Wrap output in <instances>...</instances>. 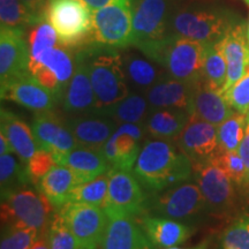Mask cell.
I'll list each match as a JSON object with an SVG mask.
<instances>
[{"label": "cell", "mask_w": 249, "mask_h": 249, "mask_svg": "<svg viewBox=\"0 0 249 249\" xmlns=\"http://www.w3.org/2000/svg\"><path fill=\"white\" fill-rule=\"evenodd\" d=\"M98 111V110H97ZM107 114L118 124H135L143 126L150 112L147 97L142 93L130 92L126 98L118 102L113 107L101 111Z\"/></svg>", "instance_id": "31"}, {"label": "cell", "mask_w": 249, "mask_h": 249, "mask_svg": "<svg viewBox=\"0 0 249 249\" xmlns=\"http://www.w3.org/2000/svg\"><path fill=\"white\" fill-rule=\"evenodd\" d=\"M247 39H248V44H249V22H248V26H247Z\"/></svg>", "instance_id": "50"}, {"label": "cell", "mask_w": 249, "mask_h": 249, "mask_svg": "<svg viewBox=\"0 0 249 249\" xmlns=\"http://www.w3.org/2000/svg\"><path fill=\"white\" fill-rule=\"evenodd\" d=\"M44 235L50 249H79L75 236L57 209Z\"/></svg>", "instance_id": "38"}, {"label": "cell", "mask_w": 249, "mask_h": 249, "mask_svg": "<svg viewBox=\"0 0 249 249\" xmlns=\"http://www.w3.org/2000/svg\"><path fill=\"white\" fill-rule=\"evenodd\" d=\"M108 192V172L99 176L91 181L77 186L71 192L70 202L92 207L103 208L107 197Z\"/></svg>", "instance_id": "36"}, {"label": "cell", "mask_w": 249, "mask_h": 249, "mask_svg": "<svg viewBox=\"0 0 249 249\" xmlns=\"http://www.w3.org/2000/svg\"><path fill=\"white\" fill-rule=\"evenodd\" d=\"M11 152H13L11 143H9L8 139L6 138L4 133H0V155L11 154Z\"/></svg>", "instance_id": "47"}, {"label": "cell", "mask_w": 249, "mask_h": 249, "mask_svg": "<svg viewBox=\"0 0 249 249\" xmlns=\"http://www.w3.org/2000/svg\"><path fill=\"white\" fill-rule=\"evenodd\" d=\"M248 118L240 112H234L229 119L217 126L218 150L238 151L242 140H244Z\"/></svg>", "instance_id": "34"}, {"label": "cell", "mask_w": 249, "mask_h": 249, "mask_svg": "<svg viewBox=\"0 0 249 249\" xmlns=\"http://www.w3.org/2000/svg\"><path fill=\"white\" fill-rule=\"evenodd\" d=\"M223 249H249V213L238 214L222 235Z\"/></svg>", "instance_id": "39"}, {"label": "cell", "mask_w": 249, "mask_h": 249, "mask_svg": "<svg viewBox=\"0 0 249 249\" xmlns=\"http://www.w3.org/2000/svg\"><path fill=\"white\" fill-rule=\"evenodd\" d=\"M239 154H240L242 160H244L246 171H247V179H248V185H249V120L246 127V132L244 140H242L240 147H239Z\"/></svg>", "instance_id": "45"}, {"label": "cell", "mask_w": 249, "mask_h": 249, "mask_svg": "<svg viewBox=\"0 0 249 249\" xmlns=\"http://www.w3.org/2000/svg\"><path fill=\"white\" fill-rule=\"evenodd\" d=\"M189 119V112L182 108H154L149 112L143 128L150 139L172 141L181 134Z\"/></svg>", "instance_id": "27"}, {"label": "cell", "mask_w": 249, "mask_h": 249, "mask_svg": "<svg viewBox=\"0 0 249 249\" xmlns=\"http://www.w3.org/2000/svg\"><path fill=\"white\" fill-rule=\"evenodd\" d=\"M234 113L222 90H217L200 80L195 83L189 114L207 123L219 126Z\"/></svg>", "instance_id": "22"}, {"label": "cell", "mask_w": 249, "mask_h": 249, "mask_svg": "<svg viewBox=\"0 0 249 249\" xmlns=\"http://www.w3.org/2000/svg\"><path fill=\"white\" fill-rule=\"evenodd\" d=\"M205 45L204 43L170 34L163 39L135 49L163 67L167 76L196 83L202 80Z\"/></svg>", "instance_id": "3"}, {"label": "cell", "mask_w": 249, "mask_h": 249, "mask_svg": "<svg viewBox=\"0 0 249 249\" xmlns=\"http://www.w3.org/2000/svg\"><path fill=\"white\" fill-rule=\"evenodd\" d=\"M132 172L142 187L155 194L193 179V163L176 143L149 139Z\"/></svg>", "instance_id": "1"}, {"label": "cell", "mask_w": 249, "mask_h": 249, "mask_svg": "<svg viewBox=\"0 0 249 249\" xmlns=\"http://www.w3.org/2000/svg\"><path fill=\"white\" fill-rule=\"evenodd\" d=\"M0 183L1 193L30 185L27 164L14 152L0 156ZM33 185V183H31Z\"/></svg>", "instance_id": "33"}, {"label": "cell", "mask_w": 249, "mask_h": 249, "mask_svg": "<svg viewBox=\"0 0 249 249\" xmlns=\"http://www.w3.org/2000/svg\"><path fill=\"white\" fill-rule=\"evenodd\" d=\"M211 163L223 170L230 179L241 189L245 194H249V185L247 179V171L244 160H242L239 151H219L218 150L213 157L210 158Z\"/></svg>", "instance_id": "35"}, {"label": "cell", "mask_w": 249, "mask_h": 249, "mask_svg": "<svg viewBox=\"0 0 249 249\" xmlns=\"http://www.w3.org/2000/svg\"><path fill=\"white\" fill-rule=\"evenodd\" d=\"M0 117H1V124H0L1 133H4L8 139L14 154L28 164L30 158L38 150L33 129L22 119L15 116L13 112L5 108H1Z\"/></svg>", "instance_id": "29"}, {"label": "cell", "mask_w": 249, "mask_h": 249, "mask_svg": "<svg viewBox=\"0 0 249 249\" xmlns=\"http://www.w3.org/2000/svg\"><path fill=\"white\" fill-rule=\"evenodd\" d=\"M81 1L85 2L91 11H95V9L105 7L107 5L117 4V2H132V0H81Z\"/></svg>", "instance_id": "46"}, {"label": "cell", "mask_w": 249, "mask_h": 249, "mask_svg": "<svg viewBox=\"0 0 249 249\" xmlns=\"http://www.w3.org/2000/svg\"><path fill=\"white\" fill-rule=\"evenodd\" d=\"M93 42L112 48L133 44L132 2H117L92 11Z\"/></svg>", "instance_id": "12"}, {"label": "cell", "mask_w": 249, "mask_h": 249, "mask_svg": "<svg viewBox=\"0 0 249 249\" xmlns=\"http://www.w3.org/2000/svg\"><path fill=\"white\" fill-rule=\"evenodd\" d=\"M173 1H174V2H177V4H178V2L181 1V0H173Z\"/></svg>", "instance_id": "51"}, {"label": "cell", "mask_w": 249, "mask_h": 249, "mask_svg": "<svg viewBox=\"0 0 249 249\" xmlns=\"http://www.w3.org/2000/svg\"><path fill=\"white\" fill-rule=\"evenodd\" d=\"M44 15L59 44L76 49L93 42L92 11L81 0H48Z\"/></svg>", "instance_id": "6"}, {"label": "cell", "mask_w": 249, "mask_h": 249, "mask_svg": "<svg viewBox=\"0 0 249 249\" xmlns=\"http://www.w3.org/2000/svg\"><path fill=\"white\" fill-rule=\"evenodd\" d=\"M227 65V77L223 92L235 85L249 65V44L247 39V27L245 23H234L222 39L218 40Z\"/></svg>", "instance_id": "20"}, {"label": "cell", "mask_w": 249, "mask_h": 249, "mask_svg": "<svg viewBox=\"0 0 249 249\" xmlns=\"http://www.w3.org/2000/svg\"><path fill=\"white\" fill-rule=\"evenodd\" d=\"M173 0H132L133 48L157 42L170 35Z\"/></svg>", "instance_id": "10"}, {"label": "cell", "mask_w": 249, "mask_h": 249, "mask_svg": "<svg viewBox=\"0 0 249 249\" xmlns=\"http://www.w3.org/2000/svg\"><path fill=\"white\" fill-rule=\"evenodd\" d=\"M0 18L2 27L18 29H26L27 27H34L39 23L27 11L21 0H0Z\"/></svg>", "instance_id": "37"}, {"label": "cell", "mask_w": 249, "mask_h": 249, "mask_svg": "<svg viewBox=\"0 0 249 249\" xmlns=\"http://www.w3.org/2000/svg\"><path fill=\"white\" fill-rule=\"evenodd\" d=\"M57 164L54 155L51 151L44 150V149H38L35 155L30 158L27 164L28 174L31 183L37 186L49 171H51Z\"/></svg>", "instance_id": "43"}, {"label": "cell", "mask_w": 249, "mask_h": 249, "mask_svg": "<svg viewBox=\"0 0 249 249\" xmlns=\"http://www.w3.org/2000/svg\"><path fill=\"white\" fill-rule=\"evenodd\" d=\"M233 24V18L223 11L177 6L171 15L169 31L183 38L209 44L222 39Z\"/></svg>", "instance_id": "7"}, {"label": "cell", "mask_w": 249, "mask_h": 249, "mask_svg": "<svg viewBox=\"0 0 249 249\" xmlns=\"http://www.w3.org/2000/svg\"><path fill=\"white\" fill-rule=\"evenodd\" d=\"M77 49H81L88 66L96 110H107L129 95L123 57L116 48L92 42Z\"/></svg>", "instance_id": "2"}, {"label": "cell", "mask_w": 249, "mask_h": 249, "mask_svg": "<svg viewBox=\"0 0 249 249\" xmlns=\"http://www.w3.org/2000/svg\"><path fill=\"white\" fill-rule=\"evenodd\" d=\"M75 68L62 99V107L67 113L82 114L96 111V98L89 70L81 49L75 52Z\"/></svg>", "instance_id": "21"}, {"label": "cell", "mask_w": 249, "mask_h": 249, "mask_svg": "<svg viewBox=\"0 0 249 249\" xmlns=\"http://www.w3.org/2000/svg\"><path fill=\"white\" fill-rule=\"evenodd\" d=\"M144 128L140 124H123L118 126L102 149L111 169L132 172L144 144Z\"/></svg>", "instance_id": "15"}, {"label": "cell", "mask_w": 249, "mask_h": 249, "mask_svg": "<svg viewBox=\"0 0 249 249\" xmlns=\"http://www.w3.org/2000/svg\"><path fill=\"white\" fill-rule=\"evenodd\" d=\"M55 208L36 187L29 185L1 193L2 226H24L44 234L51 223Z\"/></svg>", "instance_id": "4"}, {"label": "cell", "mask_w": 249, "mask_h": 249, "mask_svg": "<svg viewBox=\"0 0 249 249\" xmlns=\"http://www.w3.org/2000/svg\"><path fill=\"white\" fill-rule=\"evenodd\" d=\"M149 198L133 172L110 169L107 197L102 209L108 219L118 217L138 218L147 213Z\"/></svg>", "instance_id": "9"}, {"label": "cell", "mask_w": 249, "mask_h": 249, "mask_svg": "<svg viewBox=\"0 0 249 249\" xmlns=\"http://www.w3.org/2000/svg\"><path fill=\"white\" fill-rule=\"evenodd\" d=\"M150 241L158 248H170L181 245L194 233V226L170 219L144 213L136 218Z\"/></svg>", "instance_id": "24"}, {"label": "cell", "mask_w": 249, "mask_h": 249, "mask_svg": "<svg viewBox=\"0 0 249 249\" xmlns=\"http://www.w3.org/2000/svg\"><path fill=\"white\" fill-rule=\"evenodd\" d=\"M31 129L38 149L51 151L52 154H65L79 147L66 123L61 121L52 111L36 113Z\"/></svg>", "instance_id": "19"}, {"label": "cell", "mask_w": 249, "mask_h": 249, "mask_svg": "<svg viewBox=\"0 0 249 249\" xmlns=\"http://www.w3.org/2000/svg\"><path fill=\"white\" fill-rule=\"evenodd\" d=\"M30 49V59L39 57L46 50L54 48L58 45L59 39L54 28L44 18L42 22L33 27L28 38Z\"/></svg>", "instance_id": "40"}, {"label": "cell", "mask_w": 249, "mask_h": 249, "mask_svg": "<svg viewBox=\"0 0 249 249\" xmlns=\"http://www.w3.org/2000/svg\"><path fill=\"white\" fill-rule=\"evenodd\" d=\"M193 179L200 187L210 217L234 219L239 211V196L234 182L210 160L193 163Z\"/></svg>", "instance_id": "8"}, {"label": "cell", "mask_w": 249, "mask_h": 249, "mask_svg": "<svg viewBox=\"0 0 249 249\" xmlns=\"http://www.w3.org/2000/svg\"><path fill=\"white\" fill-rule=\"evenodd\" d=\"M129 88L136 92H145L155 83L167 75L166 71H160L156 62L150 60L144 54L127 51L121 54Z\"/></svg>", "instance_id": "28"}, {"label": "cell", "mask_w": 249, "mask_h": 249, "mask_svg": "<svg viewBox=\"0 0 249 249\" xmlns=\"http://www.w3.org/2000/svg\"><path fill=\"white\" fill-rule=\"evenodd\" d=\"M71 233L79 249H99L108 225V217L102 208L68 202L57 209Z\"/></svg>", "instance_id": "13"}, {"label": "cell", "mask_w": 249, "mask_h": 249, "mask_svg": "<svg viewBox=\"0 0 249 249\" xmlns=\"http://www.w3.org/2000/svg\"><path fill=\"white\" fill-rule=\"evenodd\" d=\"M226 101L236 112H240L246 116L249 114V65L245 75L235 85L226 91H224Z\"/></svg>", "instance_id": "42"}, {"label": "cell", "mask_w": 249, "mask_h": 249, "mask_svg": "<svg viewBox=\"0 0 249 249\" xmlns=\"http://www.w3.org/2000/svg\"><path fill=\"white\" fill-rule=\"evenodd\" d=\"M247 118H248V120H249V114H248V116H247Z\"/></svg>", "instance_id": "53"}, {"label": "cell", "mask_w": 249, "mask_h": 249, "mask_svg": "<svg viewBox=\"0 0 249 249\" xmlns=\"http://www.w3.org/2000/svg\"><path fill=\"white\" fill-rule=\"evenodd\" d=\"M195 83H188L165 76L144 92L150 110L182 108L189 112Z\"/></svg>", "instance_id": "26"}, {"label": "cell", "mask_w": 249, "mask_h": 249, "mask_svg": "<svg viewBox=\"0 0 249 249\" xmlns=\"http://www.w3.org/2000/svg\"><path fill=\"white\" fill-rule=\"evenodd\" d=\"M80 185L73 171L62 165H55L43 177L37 188L48 197L55 209H60L70 202L71 192Z\"/></svg>", "instance_id": "30"}, {"label": "cell", "mask_w": 249, "mask_h": 249, "mask_svg": "<svg viewBox=\"0 0 249 249\" xmlns=\"http://www.w3.org/2000/svg\"><path fill=\"white\" fill-rule=\"evenodd\" d=\"M53 155L58 165L66 166L73 171L81 185L107 173L111 169L102 150L79 145L65 154Z\"/></svg>", "instance_id": "25"}, {"label": "cell", "mask_w": 249, "mask_h": 249, "mask_svg": "<svg viewBox=\"0 0 249 249\" xmlns=\"http://www.w3.org/2000/svg\"><path fill=\"white\" fill-rule=\"evenodd\" d=\"M30 249H50V246L48 244V241H46L45 235H39L38 238H37V240L34 242V245L31 246Z\"/></svg>", "instance_id": "48"}, {"label": "cell", "mask_w": 249, "mask_h": 249, "mask_svg": "<svg viewBox=\"0 0 249 249\" xmlns=\"http://www.w3.org/2000/svg\"><path fill=\"white\" fill-rule=\"evenodd\" d=\"M1 99L15 102L35 113L53 111L57 97L31 74L18 77L1 86Z\"/></svg>", "instance_id": "18"}, {"label": "cell", "mask_w": 249, "mask_h": 249, "mask_svg": "<svg viewBox=\"0 0 249 249\" xmlns=\"http://www.w3.org/2000/svg\"><path fill=\"white\" fill-rule=\"evenodd\" d=\"M174 143L192 163L208 160L218 151L217 126L191 117Z\"/></svg>", "instance_id": "17"}, {"label": "cell", "mask_w": 249, "mask_h": 249, "mask_svg": "<svg viewBox=\"0 0 249 249\" xmlns=\"http://www.w3.org/2000/svg\"><path fill=\"white\" fill-rule=\"evenodd\" d=\"M30 49L24 29L2 27L0 30V81L1 86L30 74Z\"/></svg>", "instance_id": "14"}, {"label": "cell", "mask_w": 249, "mask_h": 249, "mask_svg": "<svg viewBox=\"0 0 249 249\" xmlns=\"http://www.w3.org/2000/svg\"><path fill=\"white\" fill-rule=\"evenodd\" d=\"M22 5L29 13L37 20L43 21L45 18L44 12L48 0H21Z\"/></svg>", "instance_id": "44"}, {"label": "cell", "mask_w": 249, "mask_h": 249, "mask_svg": "<svg viewBox=\"0 0 249 249\" xmlns=\"http://www.w3.org/2000/svg\"><path fill=\"white\" fill-rule=\"evenodd\" d=\"M65 123L80 147L95 150H102L119 126L111 117L97 110L76 114Z\"/></svg>", "instance_id": "16"}, {"label": "cell", "mask_w": 249, "mask_h": 249, "mask_svg": "<svg viewBox=\"0 0 249 249\" xmlns=\"http://www.w3.org/2000/svg\"><path fill=\"white\" fill-rule=\"evenodd\" d=\"M40 234L36 230L24 226H5L2 229L0 249H30Z\"/></svg>", "instance_id": "41"}, {"label": "cell", "mask_w": 249, "mask_h": 249, "mask_svg": "<svg viewBox=\"0 0 249 249\" xmlns=\"http://www.w3.org/2000/svg\"><path fill=\"white\" fill-rule=\"evenodd\" d=\"M74 68L75 54L61 44L46 50L39 57L30 59L29 64L31 75L53 93L59 102L64 99Z\"/></svg>", "instance_id": "11"}, {"label": "cell", "mask_w": 249, "mask_h": 249, "mask_svg": "<svg viewBox=\"0 0 249 249\" xmlns=\"http://www.w3.org/2000/svg\"><path fill=\"white\" fill-rule=\"evenodd\" d=\"M165 249H208V241H203L202 244L195 246V247H191V248H180L174 246V247H170V248H165Z\"/></svg>", "instance_id": "49"}, {"label": "cell", "mask_w": 249, "mask_h": 249, "mask_svg": "<svg viewBox=\"0 0 249 249\" xmlns=\"http://www.w3.org/2000/svg\"><path fill=\"white\" fill-rule=\"evenodd\" d=\"M227 77V65L225 57L218 43H209L205 45L202 80L211 88L222 90Z\"/></svg>", "instance_id": "32"}, {"label": "cell", "mask_w": 249, "mask_h": 249, "mask_svg": "<svg viewBox=\"0 0 249 249\" xmlns=\"http://www.w3.org/2000/svg\"><path fill=\"white\" fill-rule=\"evenodd\" d=\"M245 2H246V4H247V5L249 6V0H245Z\"/></svg>", "instance_id": "52"}, {"label": "cell", "mask_w": 249, "mask_h": 249, "mask_svg": "<svg viewBox=\"0 0 249 249\" xmlns=\"http://www.w3.org/2000/svg\"><path fill=\"white\" fill-rule=\"evenodd\" d=\"M147 213L195 226L210 217L207 202L195 181H187L155 193L149 198Z\"/></svg>", "instance_id": "5"}, {"label": "cell", "mask_w": 249, "mask_h": 249, "mask_svg": "<svg viewBox=\"0 0 249 249\" xmlns=\"http://www.w3.org/2000/svg\"><path fill=\"white\" fill-rule=\"evenodd\" d=\"M136 218L118 217L108 219V225L99 249H156Z\"/></svg>", "instance_id": "23"}]
</instances>
